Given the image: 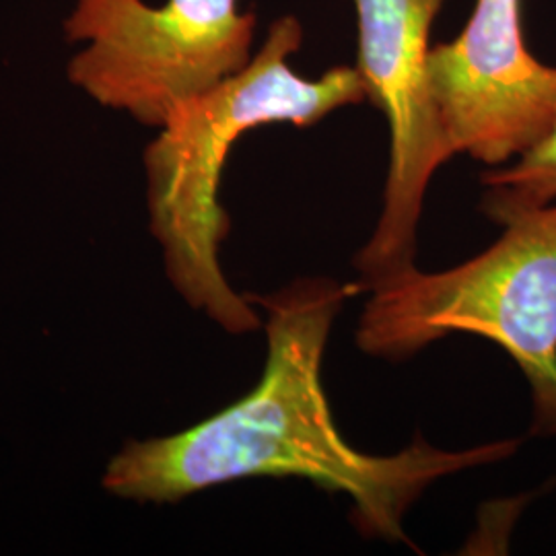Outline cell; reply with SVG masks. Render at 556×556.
<instances>
[{
	"mask_svg": "<svg viewBox=\"0 0 556 556\" xmlns=\"http://www.w3.org/2000/svg\"><path fill=\"white\" fill-rule=\"evenodd\" d=\"M357 285L299 278L270 295L268 353L256 388L217 415L167 438L130 441L112 457L103 489L139 503H178L243 478H301L353 501L365 536L406 542L404 516L438 480L514 456L517 439L441 450L417 439L397 454L353 447L334 422L321 381L326 344Z\"/></svg>",
	"mask_w": 556,
	"mask_h": 556,
	"instance_id": "6da1fadb",
	"label": "cell"
},
{
	"mask_svg": "<svg viewBox=\"0 0 556 556\" xmlns=\"http://www.w3.org/2000/svg\"><path fill=\"white\" fill-rule=\"evenodd\" d=\"M303 43L295 15L270 23L252 60L217 87L179 103L144 149L149 227L165 275L181 299L229 334H252L262 321L220 268L231 220L220 206V179L243 135L268 124L314 126L342 108L369 101L355 66L307 79L291 66Z\"/></svg>",
	"mask_w": 556,
	"mask_h": 556,
	"instance_id": "7a4b0ae2",
	"label": "cell"
},
{
	"mask_svg": "<svg viewBox=\"0 0 556 556\" xmlns=\"http://www.w3.org/2000/svg\"><path fill=\"white\" fill-rule=\"evenodd\" d=\"M501 238L464 264L379 278L357 326L371 357H413L452 334L498 344L530 386L532 435L556 438V202L497 220Z\"/></svg>",
	"mask_w": 556,
	"mask_h": 556,
	"instance_id": "3957f363",
	"label": "cell"
},
{
	"mask_svg": "<svg viewBox=\"0 0 556 556\" xmlns=\"http://www.w3.org/2000/svg\"><path fill=\"white\" fill-rule=\"evenodd\" d=\"M256 25L239 0H77L64 40L87 48L68 60L66 77L103 108L161 128L179 103L252 60Z\"/></svg>",
	"mask_w": 556,
	"mask_h": 556,
	"instance_id": "277c9868",
	"label": "cell"
},
{
	"mask_svg": "<svg viewBox=\"0 0 556 556\" xmlns=\"http://www.w3.org/2000/svg\"><path fill=\"white\" fill-rule=\"evenodd\" d=\"M357 15L355 68L390 128L381 213L355 266L365 291L417 264L418 223L439 167L454 157L431 93V34L450 0H351Z\"/></svg>",
	"mask_w": 556,
	"mask_h": 556,
	"instance_id": "5b68a950",
	"label": "cell"
},
{
	"mask_svg": "<svg viewBox=\"0 0 556 556\" xmlns=\"http://www.w3.org/2000/svg\"><path fill=\"white\" fill-rule=\"evenodd\" d=\"M431 93L456 155L503 167L556 122V66L523 40L521 0H477L456 38L431 48Z\"/></svg>",
	"mask_w": 556,
	"mask_h": 556,
	"instance_id": "8992f818",
	"label": "cell"
},
{
	"mask_svg": "<svg viewBox=\"0 0 556 556\" xmlns=\"http://www.w3.org/2000/svg\"><path fill=\"white\" fill-rule=\"evenodd\" d=\"M480 208L491 220L556 202V122L532 151L503 167L486 169Z\"/></svg>",
	"mask_w": 556,
	"mask_h": 556,
	"instance_id": "52a82bcc",
	"label": "cell"
}]
</instances>
